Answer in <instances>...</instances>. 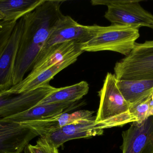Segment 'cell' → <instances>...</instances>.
Wrapping results in <instances>:
<instances>
[{"label":"cell","instance_id":"cell-5","mask_svg":"<svg viewBox=\"0 0 153 153\" xmlns=\"http://www.w3.org/2000/svg\"><path fill=\"white\" fill-rule=\"evenodd\" d=\"M140 0H92L93 5H106L104 17L111 24L126 25L139 29L148 27L153 29V14L145 10Z\"/></svg>","mask_w":153,"mask_h":153},{"label":"cell","instance_id":"cell-23","mask_svg":"<svg viewBox=\"0 0 153 153\" xmlns=\"http://www.w3.org/2000/svg\"><path fill=\"white\" fill-rule=\"evenodd\" d=\"M4 20V17L2 14L0 13V22L3 21Z\"/></svg>","mask_w":153,"mask_h":153},{"label":"cell","instance_id":"cell-19","mask_svg":"<svg viewBox=\"0 0 153 153\" xmlns=\"http://www.w3.org/2000/svg\"><path fill=\"white\" fill-rule=\"evenodd\" d=\"M27 146L30 153H60L58 148L43 137H40L35 145L28 144Z\"/></svg>","mask_w":153,"mask_h":153},{"label":"cell","instance_id":"cell-12","mask_svg":"<svg viewBox=\"0 0 153 153\" xmlns=\"http://www.w3.org/2000/svg\"><path fill=\"white\" fill-rule=\"evenodd\" d=\"M94 111L88 110H79L72 113H65L52 117L24 122L32 128L38 136L45 137L56 130L81 119L93 118Z\"/></svg>","mask_w":153,"mask_h":153},{"label":"cell","instance_id":"cell-11","mask_svg":"<svg viewBox=\"0 0 153 153\" xmlns=\"http://www.w3.org/2000/svg\"><path fill=\"white\" fill-rule=\"evenodd\" d=\"M77 58V57L69 58L36 73H29L22 81L12 86L6 91L10 94L18 95L49 84L50 81L56 75L69 66L74 63Z\"/></svg>","mask_w":153,"mask_h":153},{"label":"cell","instance_id":"cell-16","mask_svg":"<svg viewBox=\"0 0 153 153\" xmlns=\"http://www.w3.org/2000/svg\"><path fill=\"white\" fill-rule=\"evenodd\" d=\"M44 0H0L4 21H18L40 5Z\"/></svg>","mask_w":153,"mask_h":153},{"label":"cell","instance_id":"cell-9","mask_svg":"<svg viewBox=\"0 0 153 153\" xmlns=\"http://www.w3.org/2000/svg\"><path fill=\"white\" fill-rule=\"evenodd\" d=\"M95 120V118L94 117L76 121L43 138L59 148L70 140L101 135L107 127L103 122L96 123Z\"/></svg>","mask_w":153,"mask_h":153},{"label":"cell","instance_id":"cell-14","mask_svg":"<svg viewBox=\"0 0 153 153\" xmlns=\"http://www.w3.org/2000/svg\"><path fill=\"white\" fill-rule=\"evenodd\" d=\"M83 104L84 102L78 103L77 102L38 104L27 111L5 119L19 123L40 120L67 113Z\"/></svg>","mask_w":153,"mask_h":153},{"label":"cell","instance_id":"cell-22","mask_svg":"<svg viewBox=\"0 0 153 153\" xmlns=\"http://www.w3.org/2000/svg\"><path fill=\"white\" fill-rule=\"evenodd\" d=\"M27 146L25 147V149H24V151H23L24 153H30L29 152V150Z\"/></svg>","mask_w":153,"mask_h":153},{"label":"cell","instance_id":"cell-2","mask_svg":"<svg viewBox=\"0 0 153 153\" xmlns=\"http://www.w3.org/2000/svg\"><path fill=\"white\" fill-rule=\"evenodd\" d=\"M115 75L108 72L103 86L99 92L100 104L95 122H103L107 128L122 126L135 122L129 111L130 105L123 97L117 86Z\"/></svg>","mask_w":153,"mask_h":153},{"label":"cell","instance_id":"cell-18","mask_svg":"<svg viewBox=\"0 0 153 153\" xmlns=\"http://www.w3.org/2000/svg\"><path fill=\"white\" fill-rule=\"evenodd\" d=\"M152 99V94L143 100L131 105L129 111L135 120V122H141L150 117L149 102Z\"/></svg>","mask_w":153,"mask_h":153},{"label":"cell","instance_id":"cell-10","mask_svg":"<svg viewBox=\"0 0 153 153\" xmlns=\"http://www.w3.org/2000/svg\"><path fill=\"white\" fill-rule=\"evenodd\" d=\"M22 28V18L17 21L12 33L0 55V92L13 86V76Z\"/></svg>","mask_w":153,"mask_h":153},{"label":"cell","instance_id":"cell-3","mask_svg":"<svg viewBox=\"0 0 153 153\" xmlns=\"http://www.w3.org/2000/svg\"><path fill=\"white\" fill-rule=\"evenodd\" d=\"M140 37L139 29L126 25L111 24L100 26L90 40L81 45L84 52L110 51L127 56Z\"/></svg>","mask_w":153,"mask_h":153},{"label":"cell","instance_id":"cell-15","mask_svg":"<svg viewBox=\"0 0 153 153\" xmlns=\"http://www.w3.org/2000/svg\"><path fill=\"white\" fill-rule=\"evenodd\" d=\"M117 86L124 99L131 106L152 94L153 79L133 81L117 80Z\"/></svg>","mask_w":153,"mask_h":153},{"label":"cell","instance_id":"cell-24","mask_svg":"<svg viewBox=\"0 0 153 153\" xmlns=\"http://www.w3.org/2000/svg\"><path fill=\"white\" fill-rule=\"evenodd\" d=\"M152 100L153 101V91L152 93Z\"/></svg>","mask_w":153,"mask_h":153},{"label":"cell","instance_id":"cell-17","mask_svg":"<svg viewBox=\"0 0 153 153\" xmlns=\"http://www.w3.org/2000/svg\"><path fill=\"white\" fill-rule=\"evenodd\" d=\"M89 90L88 83L82 81L71 86L56 88L39 104L76 102L86 95Z\"/></svg>","mask_w":153,"mask_h":153},{"label":"cell","instance_id":"cell-8","mask_svg":"<svg viewBox=\"0 0 153 153\" xmlns=\"http://www.w3.org/2000/svg\"><path fill=\"white\" fill-rule=\"evenodd\" d=\"M122 136V153H153V116L133 122Z\"/></svg>","mask_w":153,"mask_h":153},{"label":"cell","instance_id":"cell-1","mask_svg":"<svg viewBox=\"0 0 153 153\" xmlns=\"http://www.w3.org/2000/svg\"><path fill=\"white\" fill-rule=\"evenodd\" d=\"M63 0H44L31 12L22 17V28L13 76V86L31 71L56 23L63 14Z\"/></svg>","mask_w":153,"mask_h":153},{"label":"cell","instance_id":"cell-13","mask_svg":"<svg viewBox=\"0 0 153 153\" xmlns=\"http://www.w3.org/2000/svg\"><path fill=\"white\" fill-rule=\"evenodd\" d=\"M81 45L74 41L59 43L49 48L42 57L35 63L30 73L35 74L69 58L83 53Z\"/></svg>","mask_w":153,"mask_h":153},{"label":"cell","instance_id":"cell-4","mask_svg":"<svg viewBox=\"0 0 153 153\" xmlns=\"http://www.w3.org/2000/svg\"><path fill=\"white\" fill-rule=\"evenodd\" d=\"M114 71L118 81L153 79V40L136 43L129 54L116 63Z\"/></svg>","mask_w":153,"mask_h":153},{"label":"cell","instance_id":"cell-21","mask_svg":"<svg viewBox=\"0 0 153 153\" xmlns=\"http://www.w3.org/2000/svg\"><path fill=\"white\" fill-rule=\"evenodd\" d=\"M149 115L153 116V101L151 99L149 102Z\"/></svg>","mask_w":153,"mask_h":153},{"label":"cell","instance_id":"cell-7","mask_svg":"<svg viewBox=\"0 0 153 153\" xmlns=\"http://www.w3.org/2000/svg\"><path fill=\"white\" fill-rule=\"evenodd\" d=\"M37 136L32 128L23 123L0 118V153H22Z\"/></svg>","mask_w":153,"mask_h":153},{"label":"cell","instance_id":"cell-6","mask_svg":"<svg viewBox=\"0 0 153 153\" xmlns=\"http://www.w3.org/2000/svg\"><path fill=\"white\" fill-rule=\"evenodd\" d=\"M100 27L97 25H82L71 16L63 15L56 23L41 49L36 63L43 57L49 48L54 45L68 41H75L80 45L87 42L97 33Z\"/></svg>","mask_w":153,"mask_h":153},{"label":"cell","instance_id":"cell-20","mask_svg":"<svg viewBox=\"0 0 153 153\" xmlns=\"http://www.w3.org/2000/svg\"><path fill=\"white\" fill-rule=\"evenodd\" d=\"M17 22H0V55L5 47Z\"/></svg>","mask_w":153,"mask_h":153}]
</instances>
